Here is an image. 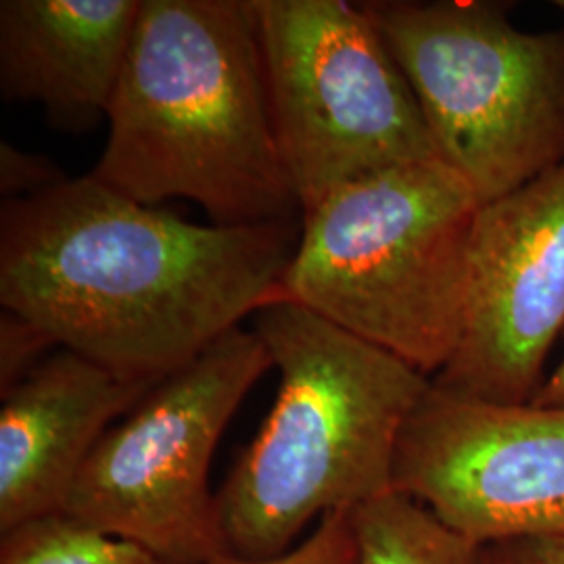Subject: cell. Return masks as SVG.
Returning a JSON list of instances; mask_svg holds the SVG:
<instances>
[{"mask_svg":"<svg viewBox=\"0 0 564 564\" xmlns=\"http://www.w3.org/2000/svg\"><path fill=\"white\" fill-rule=\"evenodd\" d=\"M302 226H202L90 174L0 212V305L130 383L160 384L282 297Z\"/></svg>","mask_w":564,"mask_h":564,"instance_id":"1","label":"cell"},{"mask_svg":"<svg viewBox=\"0 0 564 564\" xmlns=\"http://www.w3.org/2000/svg\"><path fill=\"white\" fill-rule=\"evenodd\" d=\"M107 121L90 176L134 202L188 199L218 226L302 216L249 0H142Z\"/></svg>","mask_w":564,"mask_h":564,"instance_id":"2","label":"cell"},{"mask_svg":"<svg viewBox=\"0 0 564 564\" xmlns=\"http://www.w3.org/2000/svg\"><path fill=\"white\" fill-rule=\"evenodd\" d=\"M251 318L281 384L216 505L230 554L270 561L314 519L393 489L403 426L431 379L286 297Z\"/></svg>","mask_w":564,"mask_h":564,"instance_id":"3","label":"cell"},{"mask_svg":"<svg viewBox=\"0 0 564 564\" xmlns=\"http://www.w3.org/2000/svg\"><path fill=\"white\" fill-rule=\"evenodd\" d=\"M479 209L440 160L349 182L303 214L282 297L433 379L463 339Z\"/></svg>","mask_w":564,"mask_h":564,"instance_id":"4","label":"cell"},{"mask_svg":"<svg viewBox=\"0 0 564 564\" xmlns=\"http://www.w3.org/2000/svg\"><path fill=\"white\" fill-rule=\"evenodd\" d=\"M410 84L440 162L502 199L564 162V34L496 2H362Z\"/></svg>","mask_w":564,"mask_h":564,"instance_id":"5","label":"cell"},{"mask_svg":"<svg viewBox=\"0 0 564 564\" xmlns=\"http://www.w3.org/2000/svg\"><path fill=\"white\" fill-rule=\"evenodd\" d=\"M282 162L303 214L349 182L440 160L362 4L249 0Z\"/></svg>","mask_w":564,"mask_h":564,"instance_id":"6","label":"cell"},{"mask_svg":"<svg viewBox=\"0 0 564 564\" xmlns=\"http://www.w3.org/2000/svg\"><path fill=\"white\" fill-rule=\"evenodd\" d=\"M270 368L253 330L224 335L102 435L67 514L172 563L216 564L228 556L209 468L237 408Z\"/></svg>","mask_w":564,"mask_h":564,"instance_id":"7","label":"cell"},{"mask_svg":"<svg viewBox=\"0 0 564 564\" xmlns=\"http://www.w3.org/2000/svg\"><path fill=\"white\" fill-rule=\"evenodd\" d=\"M393 491L475 544L564 538V405H496L433 384L403 426Z\"/></svg>","mask_w":564,"mask_h":564,"instance_id":"8","label":"cell"},{"mask_svg":"<svg viewBox=\"0 0 564 564\" xmlns=\"http://www.w3.org/2000/svg\"><path fill=\"white\" fill-rule=\"evenodd\" d=\"M564 328V162L485 203L470 241L463 339L431 379L449 393L524 405Z\"/></svg>","mask_w":564,"mask_h":564,"instance_id":"9","label":"cell"},{"mask_svg":"<svg viewBox=\"0 0 564 564\" xmlns=\"http://www.w3.org/2000/svg\"><path fill=\"white\" fill-rule=\"evenodd\" d=\"M153 387L59 349L2 393L0 533L67 512L93 449Z\"/></svg>","mask_w":564,"mask_h":564,"instance_id":"10","label":"cell"},{"mask_svg":"<svg viewBox=\"0 0 564 564\" xmlns=\"http://www.w3.org/2000/svg\"><path fill=\"white\" fill-rule=\"evenodd\" d=\"M142 0H2L0 95L84 130L113 101Z\"/></svg>","mask_w":564,"mask_h":564,"instance_id":"11","label":"cell"},{"mask_svg":"<svg viewBox=\"0 0 564 564\" xmlns=\"http://www.w3.org/2000/svg\"><path fill=\"white\" fill-rule=\"evenodd\" d=\"M358 564H475L466 540L414 498L387 491L351 510Z\"/></svg>","mask_w":564,"mask_h":564,"instance_id":"12","label":"cell"},{"mask_svg":"<svg viewBox=\"0 0 564 564\" xmlns=\"http://www.w3.org/2000/svg\"><path fill=\"white\" fill-rule=\"evenodd\" d=\"M0 564H178L67 512L0 533Z\"/></svg>","mask_w":564,"mask_h":564,"instance_id":"13","label":"cell"},{"mask_svg":"<svg viewBox=\"0 0 564 564\" xmlns=\"http://www.w3.org/2000/svg\"><path fill=\"white\" fill-rule=\"evenodd\" d=\"M216 564H358V542L351 510L326 514L302 545L291 547L276 558L245 561L228 554Z\"/></svg>","mask_w":564,"mask_h":564,"instance_id":"14","label":"cell"},{"mask_svg":"<svg viewBox=\"0 0 564 564\" xmlns=\"http://www.w3.org/2000/svg\"><path fill=\"white\" fill-rule=\"evenodd\" d=\"M53 339L11 310H0V393H7L13 384L32 372L46 358Z\"/></svg>","mask_w":564,"mask_h":564,"instance_id":"15","label":"cell"},{"mask_svg":"<svg viewBox=\"0 0 564 564\" xmlns=\"http://www.w3.org/2000/svg\"><path fill=\"white\" fill-rule=\"evenodd\" d=\"M67 178L51 160L25 153L11 142H0V193L9 202L44 193Z\"/></svg>","mask_w":564,"mask_h":564,"instance_id":"16","label":"cell"},{"mask_svg":"<svg viewBox=\"0 0 564 564\" xmlns=\"http://www.w3.org/2000/svg\"><path fill=\"white\" fill-rule=\"evenodd\" d=\"M475 564H564V538H506L479 544Z\"/></svg>","mask_w":564,"mask_h":564,"instance_id":"17","label":"cell"},{"mask_svg":"<svg viewBox=\"0 0 564 564\" xmlns=\"http://www.w3.org/2000/svg\"><path fill=\"white\" fill-rule=\"evenodd\" d=\"M533 405L542 408H561L564 405V358L563 362L554 368V372L545 379L540 393L535 395Z\"/></svg>","mask_w":564,"mask_h":564,"instance_id":"18","label":"cell"}]
</instances>
